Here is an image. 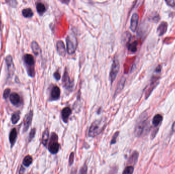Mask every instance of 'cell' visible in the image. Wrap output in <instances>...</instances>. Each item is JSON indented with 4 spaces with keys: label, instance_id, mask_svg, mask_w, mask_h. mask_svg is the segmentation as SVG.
I'll list each match as a JSON object with an SVG mask.
<instances>
[{
    "label": "cell",
    "instance_id": "1",
    "mask_svg": "<svg viewBox=\"0 0 175 174\" xmlns=\"http://www.w3.org/2000/svg\"><path fill=\"white\" fill-rule=\"evenodd\" d=\"M67 41V50L69 54H73L76 51L77 46V40L75 36L70 34L66 39Z\"/></svg>",
    "mask_w": 175,
    "mask_h": 174
},
{
    "label": "cell",
    "instance_id": "2",
    "mask_svg": "<svg viewBox=\"0 0 175 174\" xmlns=\"http://www.w3.org/2000/svg\"><path fill=\"white\" fill-rule=\"evenodd\" d=\"M104 124L100 121H96L92 124L89 131V136L90 137H95L100 134L104 129Z\"/></svg>",
    "mask_w": 175,
    "mask_h": 174
},
{
    "label": "cell",
    "instance_id": "3",
    "mask_svg": "<svg viewBox=\"0 0 175 174\" xmlns=\"http://www.w3.org/2000/svg\"><path fill=\"white\" fill-rule=\"evenodd\" d=\"M119 69H120V64L119 61L117 58H115L113 61L111 70L110 73V80L111 81V84H112L115 80L119 72Z\"/></svg>",
    "mask_w": 175,
    "mask_h": 174
},
{
    "label": "cell",
    "instance_id": "4",
    "mask_svg": "<svg viewBox=\"0 0 175 174\" xmlns=\"http://www.w3.org/2000/svg\"><path fill=\"white\" fill-rule=\"evenodd\" d=\"M58 135L55 133H53L51 135L48 147L49 150L51 153L53 154L57 153L59 150L60 145L58 143Z\"/></svg>",
    "mask_w": 175,
    "mask_h": 174
},
{
    "label": "cell",
    "instance_id": "5",
    "mask_svg": "<svg viewBox=\"0 0 175 174\" xmlns=\"http://www.w3.org/2000/svg\"><path fill=\"white\" fill-rule=\"evenodd\" d=\"M24 59L26 65L28 67H30V70L28 72L29 75L31 77H33L34 76V70L33 67L35 63L33 57L30 54H26L25 55Z\"/></svg>",
    "mask_w": 175,
    "mask_h": 174
},
{
    "label": "cell",
    "instance_id": "6",
    "mask_svg": "<svg viewBox=\"0 0 175 174\" xmlns=\"http://www.w3.org/2000/svg\"><path fill=\"white\" fill-rule=\"evenodd\" d=\"M63 84L65 88L68 90H71L74 85V83L71 81L67 70H65L63 76Z\"/></svg>",
    "mask_w": 175,
    "mask_h": 174
},
{
    "label": "cell",
    "instance_id": "7",
    "mask_svg": "<svg viewBox=\"0 0 175 174\" xmlns=\"http://www.w3.org/2000/svg\"><path fill=\"white\" fill-rule=\"evenodd\" d=\"M61 94V90L60 88L57 86H54L52 88L50 94V100L51 101H56L60 99Z\"/></svg>",
    "mask_w": 175,
    "mask_h": 174
},
{
    "label": "cell",
    "instance_id": "8",
    "mask_svg": "<svg viewBox=\"0 0 175 174\" xmlns=\"http://www.w3.org/2000/svg\"><path fill=\"white\" fill-rule=\"evenodd\" d=\"M138 21H139V15L136 13H134L132 15L131 19L130 29L132 31L135 32L137 30L138 26Z\"/></svg>",
    "mask_w": 175,
    "mask_h": 174
},
{
    "label": "cell",
    "instance_id": "9",
    "mask_svg": "<svg viewBox=\"0 0 175 174\" xmlns=\"http://www.w3.org/2000/svg\"><path fill=\"white\" fill-rule=\"evenodd\" d=\"M32 116H33V112L32 111L29 112L28 114H27L24 119V131H26L30 126L31 123L32 121Z\"/></svg>",
    "mask_w": 175,
    "mask_h": 174
},
{
    "label": "cell",
    "instance_id": "10",
    "mask_svg": "<svg viewBox=\"0 0 175 174\" xmlns=\"http://www.w3.org/2000/svg\"><path fill=\"white\" fill-rule=\"evenodd\" d=\"M146 123L145 121L140 122L135 128V134L137 136H140L143 134L145 130L146 129Z\"/></svg>",
    "mask_w": 175,
    "mask_h": 174
},
{
    "label": "cell",
    "instance_id": "11",
    "mask_svg": "<svg viewBox=\"0 0 175 174\" xmlns=\"http://www.w3.org/2000/svg\"><path fill=\"white\" fill-rule=\"evenodd\" d=\"M56 49L60 56L64 57L66 54V49L64 43L61 40H59L56 43Z\"/></svg>",
    "mask_w": 175,
    "mask_h": 174
},
{
    "label": "cell",
    "instance_id": "12",
    "mask_svg": "<svg viewBox=\"0 0 175 174\" xmlns=\"http://www.w3.org/2000/svg\"><path fill=\"white\" fill-rule=\"evenodd\" d=\"M167 26L168 25L167 23L165 22H161L157 28V33L159 36H162L166 33L167 31Z\"/></svg>",
    "mask_w": 175,
    "mask_h": 174
},
{
    "label": "cell",
    "instance_id": "13",
    "mask_svg": "<svg viewBox=\"0 0 175 174\" xmlns=\"http://www.w3.org/2000/svg\"><path fill=\"white\" fill-rule=\"evenodd\" d=\"M71 114V109L69 107H65L61 111V115H62V118H63V121L67 123L68 120L70 115Z\"/></svg>",
    "mask_w": 175,
    "mask_h": 174
},
{
    "label": "cell",
    "instance_id": "14",
    "mask_svg": "<svg viewBox=\"0 0 175 174\" xmlns=\"http://www.w3.org/2000/svg\"><path fill=\"white\" fill-rule=\"evenodd\" d=\"M10 101L14 105H18L20 102V97L16 93H12L10 95Z\"/></svg>",
    "mask_w": 175,
    "mask_h": 174
},
{
    "label": "cell",
    "instance_id": "15",
    "mask_svg": "<svg viewBox=\"0 0 175 174\" xmlns=\"http://www.w3.org/2000/svg\"><path fill=\"white\" fill-rule=\"evenodd\" d=\"M31 48H32V51L34 54L36 55H39L41 53V49L40 47L39 46V44L36 42L33 41L31 43Z\"/></svg>",
    "mask_w": 175,
    "mask_h": 174
},
{
    "label": "cell",
    "instance_id": "16",
    "mask_svg": "<svg viewBox=\"0 0 175 174\" xmlns=\"http://www.w3.org/2000/svg\"><path fill=\"white\" fill-rule=\"evenodd\" d=\"M16 137H17V132H16V129L14 128L11 130L9 135L10 142L11 143L12 146L14 145L16 139Z\"/></svg>",
    "mask_w": 175,
    "mask_h": 174
},
{
    "label": "cell",
    "instance_id": "17",
    "mask_svg": "<svg viewBox=\"0 0 175 174\" xmlns=\"http://www.w3.org/2000/svg\"><path fill=\"white\" fill-rule=\"evenodd\" d=\"M36 8L37 12L40 15H43L44 13H45V11H46V8L45 5L40 2L37 3L36 6Z\"/></svg>",
    "mask_w": 175,
    "mask_h": 174
},
{
    "label": "cell",
    "instance_id": "18",
    "mask_svg": "<svg viewBox=\"0 0 175 174\" xmlns=\"http://www.w3.org/2000/svg\"><path fill=\"white\" fill-rule=\"evenodd\" d=\"M163 120L162 116L160 114H156L153 119V124L155 126H158Z\"/></svg>",
    "mask_w": 175,
    "mask_h": 174
},
{
    "label": "cell",
    "instance_id": "19",
    "mask_svg": "<svg viewBox=\"0 0 175 174\" xmlns=\"http://www.w3.org/2000/svg\"><path fill=\"white\" fill-rule=\"evenodd\" d=\"M22 15L25 18H31L33 15V12L30 8H26L23 10Z\"/></svg>",
    "mask_w": 175,
    "mask_h": 174
},
{
    "label": "cell",
    "instance_id": "20",
    "mask_svg": "<svg viewBox=\"0 0 175 174\" xmlns=\"http://www.w3.org/2000/svg\"><path fill=\"white\" fill-rule=\"evenodd\" d=\"M124 84H125V78H122L121 80L119 81V84L118 85L117 88L116 90V92L115 93V95H116V94H118V93H120V91L124 88Z\"/></svg>",
    "mask_w": 175,
    "mask_h": 174
},
{
    "label": "cell",
    "instance_id": "21",
    "mask_svg": "<svg viewBox=\"0 0 175 174\" xmlns=\"http://www.w3.org/2000/svg\"><path fill=\"white\" fill-rule=\"evenodd\" d=\"M137 45H138V43L136 41L133 42L132 43H129V45H128V49L131 52L134 53L135 52H136Z\"/></svg>",
    "mask_w": 175,
    "mask_h": 174
},
{
    "label": "cell",
    "instance_id": "22",
    "mask_svg": "<svg viewBox=\"0 0 175 174\" xmlns=\"http://www.w3.org/2000/svg\"><path fill=\"white\" fill-rule=\"evenodd\" d=\"M49 139V131L48 129L45 130V131L44 132L42 137V143L44 145L46 146L47 144Z\"/></svg>",
    "mask_w": 175,
    "mask_h": 174
},
{
    "label": "cell",
    "instance_id": "23",
    "mask_svg": "<svg viewBox=\"0 0 175 174\" xmlns=\"http://www.w3.org/2000/svg\"><path fill=\"white\" fill-rule=\"evenodd\" d=\"M32 158L30 155H27L23 160V164L25 166H29L32 163Z\"/></svg>",
    "mask_w": 175,
    "mask_h": 174
},
{
    "label": "cell",
    "instance_id": "24",
    "mask_svg": "<svg viewBox=\"0 0 175 174\" xmlns=\"http://www.w3.org/2000/svg\"><path fill=\"white\" fill-rule=\"evenodd\" d=\"M20 116H19V112H16L13 114V115L11 117V121L13 124H16L18 123V121H19Z\"/></svg>",
    "mask_w": 175,
    "mask_h": 174
},
{
    "label": "cell",
    "instance_id": "25",
    "mask_svg": "<svg viewBox=\"0 0 175 174\" xmlns=\"http://www.w3.org/2000/svg\"><path fill=\"white\" fill-rule=\"evenodd\" d=\"M6 63L8 69L13 67V61H12V58L11 56H8L6 58Z\"/></svg>",
    "mask_w": 175,
    "mask_h": 174
},
{
    "label": "cell",
    "instance_id": "26",
    "mask_svg": "<svg viewBox=\"0 0 175 174\" xmlns=\"http://www.w3.org/2000/svg\"><path fill=\"white\" fill-rule=\"evenodd\" d=\"M134 172V168L132 166H127L123 172L122 174H133Z\"/></svg>",
    "mask_w": 175,
    "mask_h": 174
},
{
    "label": "cell",
    "instance_id": "27",
    "mask_svg": "<svg viewBox=\"0 0 175 174\" xmlns=\"http://www.w3.org/2000/svg\"><path fill=\"white\" fill-rule=\"evenodd\" d=\"M138 153L135 152V153H134L133 154H132V156L130 157V160H129V162L130 163H134L137 161V158H138Z\"/></svg>",
    "mask_w": 175,
    "mask_h": 174
},
{
    "label": "cell",
    "instance_id": "28",
    "mask_svg": "<svg viewBox=\"0 0 175 174\" xmlns=\"http://www.w3.org/2000/svg\"><path fill=\"white\" fill-rule=\"evenodd\" d=\"M87 171H88V168L87 165H85L80 169L79 174H87Z\"/></svg>",
    "mask_w": 175,
    "mask_h": 174
},
{
    "label": "cell",
    "instance_id": "29",
    "mask_svg": "<svg viewBox=\"0 0 175 174\" xmlns=\"http://www.w3.org/2000/svg\"><path fill=\"white\" fill-rule=\"evenodd\" d=\"M36 130L35 129H33L31 130L30 132V134H29V141H31L33 138L34 137V135L36 134Z\"/></svg>",
    "mask_w": 175,
    "mask_h": 174
},
{
    "label": "cell",
    "instance_id": "30",
    "mask_svg": "<svg viewBox=\"0 0 175 174\" xmlns=\"http://www.w3.org/2000/svg\"><path fill=\"white\" fill-rule=\"evenodd\" d=\"M10 93V90L9 88L6 89L5 91L4 92L3 97L5 99H7L8 97V96H9Z\"/></svg>",
    "mask_w": 175,
    "mask_h": 174
},
{
    "label": "cell",
    "instance_id": "31",
    "mask_svg": "<svg viewBox=\"0 0 175 174\" xmlns=\"http://www.w3.org/2000/svg\"><path fill=\"white\" fill-rule=\"evenodd\" d=\"M118 134H119V132H116L114 134L112 139V141H111V144H114L116 142V138H117Z\"/></svg>",
    "mask_w": 175,
    "mask_h": 174
},
{
    "label": "cell",
    "instance_id": "32",
    "mask_svg": "<svg viewBox=\"0 0 175 174\" xmlns=\"http://www.w3.org/2000/svg\"><path fill=\"white\" fill-rule=\"evenodd\" d=\"M74 153H72L70 154V158H69V165H72V163H73V161H74Z\"/></svg>",
    "mask_w": 175,
    "mask_h": 174
},
{
    "label": "cell",
    "instance_id": "33",
    "mask_svg": "<svg viewBox=\"0 0 175 174\" xmlns=\"http://www.w3.org/2000/svg\"><path fill=\"white\" fill-rule=\"evenodd\" d=\"M53 76L54 77V78L57 80H60L61 79V75H60V73L59 72H56L54 73V75H53Z\"/></svg>",
    "mask_w": 175,
    "mask_h": 174
},
{
    "label": "cell",
    "instance_id": "34",
    "mask_svg": "<svg viewBox=\"0 0 175 174\" xmlns=\"http://www.w3.org/2000/svg\"><path fill=\"white\" fill-rule=\"evenodd\" d=\"M166 3L167 4V5L171 7H173L175 5V2L173 0H170V1H166Z\"/></svg>",
    "mask_w": 175,
    "mask_h": 174
},
{
    "label": "cell",
    "instance_id": "35",
    "mask_svg": "<svg viewBox=\"0 0 175 174\" xmlns=\"http://www.w3.org/2000/svg\"><path fill=\"white\" fill-rule=\"evenodd\" d=\"M161 71V67L160 66H158L157 68L156 69V72H159Z\"/></svg>",
    "mask_w": 175,
    "mask_h": 174
},
{
    "label": "cell",
    "instance_id": "36",
    "mask_svg": "<svg viewBox=\"0 0 175 174\" xmlns=\"http://www.w3.org/2000/svg\"><path fill=\"white\" fill-rule=\"evenodd\" d=\"M172 130H173V131L174 132L175 131V121L174 122V123L173 124V127H172Z\"/></svg>",
    "mask_w": 175,
    "mask_h": 174
},
{
    "label": "cell",
    "instance_id": "37",
    "mask_svg": "<svg viewBox=\"0 0 175 174\" xmlns=\"http://www.w3.org/2000/svg\"><path fill=\"white\" fill-rule=\"evenodd\" d=\"M76 174V172H72V174Z\"/></svg>",
    "mask_w": 175,
    "mask_h": 174
}]
</instances>
